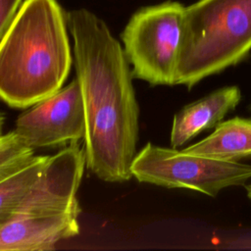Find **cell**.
Masks as SVG:
<instances>
[{"label":"cell","instance_id":"obj_3","mask_svg":"<svg viewBox=\"0 0 251 251\" xmlns=\"http://www.w3.org/2000/svg\"><path fill=\"white\" fill-rule=\"evenodd\" d=\"M251 50V0H198L184 7L176 84L191 88Z\"/></svg>","mask_w":251,"mask_h":251},{"label":"cell","instance_id":"obj_13","mask_svg":"<svg viewBox=\"0 0 251 251\" xmlns=\"http://www.w3.org/2000/svg\"><path fill=\"white\" fill-rule=\"evenodd\" d=\"M22 0H0V40L12 24Z\"/></svg>","mask_w":251,"mask_h":251},{"label":"cell","instance_id":"obj_12","mask_svg":"<svg viewBox=\"0 0 251 251\" xmlns=\"http://www.w3.org/2000/svg\"><path fill=\"white\" fill-rule=\"evenodd\" d=\"M34 157V150L15 130L0 135V181L27 166Z\"/></svg>","mask_w":251,"mask_h":251},{"label":"cell","instance_id":"obj_1","mask_svg":"<svg viewBox=\"0 0 251 251\" xmlns=\"http://www.w3.org/2000/svg\"><path fill=\"white\" fill-rule=\"evenodd\" d=\"M66 20L84 106L86 168L103 181H127L139 131L130 65L120 42L95 14L76 9L66 13Z\"/></svg>","mask_w":251,"mask_h":251},{"label":"cell","instance_id":"obj_8","mask_svg":"<svg viewBox=\"0 0 251 251\" xmlns=\"http://www.w3.org/2000/svg\"><path fill=\"white\" fill-rule=\"evenodd\" d=\"M80 207L57 214L19 215L0 228V251L52 250L78 234Z\"/></svg>","mask_w":251,"mask_h":251},{"label":"cell","instance_id":"obj_2","mask_svg":"<svg viewBox=\"0 0 251 251\" xmlns=\"http://www.w3.org/2000/svg\"><path fill=\"white\" fill-rule=\"evenodd\" d=\"M57 0H25L0 40V100L26 109L63 87L73 63Z\"/></svg>","mask_w":251,"mask_h":251},{"label":"cell","instance_id":"obj_4","mask_svg":"<svg viewBox=\"0 0 251 251\" xmlns=\"http://www.w3.org/2000/svg\"><path fill=\"white\" fill-rule=\"evenodd\" d=\"M184 6L167 1L136 11L121 38L132 75L152 85H175Z\"/></svg>","mask_w":251,"mask_h":251},{"label":"cell","instance_id":"obj_10","mask_svg":"<svg viewBox=\"0 0 251 251\" xmlns=\"http://www.w3.org/2000/svg\"><path fill=\"white\" fill-rule=\"evenodd\" d=\"M181 151L232 162L251 156V119L236 117L219 123L209 136Z\"/></svg>","mask_w":251,"mask_h":251},{"label":"cell","instance_id":"obj_11","mask_svg":"<svg viewBox=\"0 0 251 251\" xmlns=\"http://www.w3.org/2000/svg\"><path fill=\"white\" fill-rule=\"evenodd\" d=\"M48 156L39 155L25 168L0 181V228L19 215L24 199L37 180Z\"/></svg>","mask_w":251,"mask_h":251},{"label":"cell","instance_id":"obj_7","mask_svg":"<svg viewBox=\"0 0 251 251\" xmlns=\"http://www.w3.org/2000/svg\"><path fill=\"white\" fill-rule=\"evenodd\" d=\"M85 166L84 148L78 141L48 156L40 176L21 204L19 215L57 214L78 208L76 194Z\"/></svg>","mask_w":251,"mask_h":251},{"label":"cell","instance_id":"obj_9","mask_svg":"<svg viewBox=\"0 0 251 251\" xmlns=\"http://www.w3.org/2000/svg\"><path fill=\"white\" fill-rule=\"evenodd\" d=\"M240 99V89L231 85L220 88L183 107L173 121L172 147H179L202 131L217 126L238 105Z\"/></svg>","mask_w":251,"mask_h":251},{"label":"cell","instance_id":"obj_6","mask_svg":"<svg viewBox=\"0 0 251 251\" xmlns=\"http://www.w3.org/2000/svg\"><path fill=\"white\" fill-rule=\"evenodd\" d=\"M14 130L33 150L83 139L85 114L77 78L22 112Z\"/></svg>","mask_w":251,"mask_h":251},{"label":"cell","instance_id":"obj_15","mask_svg":"<svg viewBox=\"0 0 251 251\" xmlns=\"http://www.w3.org/2000/svg\"><path fill=\"white\" fill-rule=\"evenodd\" d=\"M245 188H246V195H247L248 199L251 200V183L248 184V185H246Z\"/></svg>","mask_w":251,"mask_h":251},{"label":"cell","instance_id":"obj_14","mask_svg":"<svg viewBox=\"0 0 251 251\" xmlns=\"http://www.w3.org/2000/svg\"><path fill=\"white\" fill-rule=\"evenodd\" d=\"M4 116L3 114L0 112V135H2V129H3V126H4Z\"/></svg>","mask_w":251,"mask_h":251},{"label":"cell","instance_id":"obj_5","mask_svg":"<svg viewBox=\"0 0 251 251\" xmlns=\"http://www.w3.org/2000/svg\"><path fill=\"white\" fill-rule=\"evenodd\" d=\"M130 170L139 182L192 189L212 197L251 178V165L188 154L150 142L136 153Z\"/></svg>","mask_w":251,"mask_h":251}]
</instances>
